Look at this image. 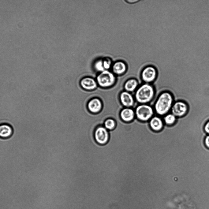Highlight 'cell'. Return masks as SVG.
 Wrapping results in <instances>:
<instances>
[{"label": "cell", "mask_w": 209, "mask_h": 209, "mask_svg": "<svg viewBox=\"0 0 209 209\" xmlns=\"http://www.w3.org/2000/svg\"><path fill=\"white\" fill-rule=\"evenodd\" d=\"M173 101L174 97L170 92L166 91L161 93L154 104L156 113L160 116L167 114L172 108Z\"/></svg>", "instance_id": "obj_1"}, {"label": "cell", "mask_w": 209, "mask_h": 209, "mask_svg": "<svg viewBox=\"0 0 209 209\" xmlns=\"http://www.w3.org/2000/svg\"><path fill=\"white\" fill-rule=\"evenodd\" d=\"M155 93V89L152 85L146 83L142 85L137 89L135 97L138 103L145 104L152 100Z\"/></svg>", "instance_id": "obj_2"}, {"label": "cell", "mask_w": 209, "mask_h": 209, "mask_svg": "<svg viewBox=\"0 0 209 209\" xmlns=\"http://www.w3.org/2000/svg\"><path fill=\"white\" fill-rule=\"evenodd\" d=\"M96 80L97 84L100 87L107 88L114 84L116 78L113 73L105 70L97 76Z\"/></svg>", "instance_id": "obj_3"}, {"label": "cell", "mask_w": 209, "mask_h": 209, "mask_svg": "<svg viewBox=\"0 0 209 209\" xmlns=\"http://www.w3.org/2000/svg\"><path fill=\"white\" fill-rule=\"evenodd\" d=\"M135 114L139 120L146 122L152 118L154 111L152 107L150 105L142 104L138 106L136 108Z\"/></svg>", "instance_id": "obj_4"}, {"label": "cell", "mask_w": 209, "mask_h": 209, "mask_svg": "<svg viewBox=\"0 0 209 209\" xmlns=\"http://www.w3.org/2000/svg\"><path fill=\"white\" fill-rule=\"evenodd\" d=\"M95 141L99 145H103L109 141L110 135L109 131L103 125H99L95 129L94 132Z\"/></svg>", "instance_id": "obj_5"}, {"label": "cell", "mask_w": 209, "mask_h": 209, "mask_svg": "<svg viewBox=\"0 0 209 209\" xmlns=\"http://www.w3.org/2000/svg\"><path fill=\"white\" fill-rule=\"evenodd\" d=\"M158 72L156 68L152 65L144 67L141 73V78L143 81L147 83L155 81L157 77Z\"/></svg>", "instance_id": "obj_6"}, {"label": "cell", "mask_w": 209, "mask_h": 209, "mask_svg": "<svg viewBox=\"0 0 209 209\" xmlns=\"http://www.w3.org/2000/svg\"><path fill=\"white\" fill-rule=\"evenodd\" d=\"M188 109V105L186 102L183 101L178 100L173 105L171 111L172 114L178 118L185 115Z\"/></svg>", "instance_id": "obj_7"}, {"label": "cell", "mask_w": 209, "mask_h": 209, "mask_svg": "<svg viewBox=\"0 0 209 209\" xmlns=\"http://www.w3.org/2000/svg\"><path fill=\"white\" fill-rule=\"evenodd\" d=\"M103 106V104L101 100L97 97L92 99L87 104V107L89 111L94 114L99 113L102 110Z\"/></svg>", "instance_id": "obj_8"}, {"label": "cell", "mask_w": 209, "mask_h": 209, "mask_svg": "<svg viewBox=\"0 0 209 209\" xmlns=\"http://www.w3.org/2000/svg\"><path fill=\"white\" fill-rule=\"evenodd\" d=\"M81 87L87 91H92L97 87V84L92 77H87L81 79L80 82Z\"/></svg>", "instance_id": "obj_9"}, {"label": "cell", "mask_w": 209, "mask_h": 209, "mask_svg": "<svg viewBox=\"0 0 209 209\" xmlns=\"http://www.w3.org/2000/svg\"><path fill=\"white\" fill-rule=\"evenodd\" d=\"M119 99L122 105L127 108L132 106L134 103L132 95L126 91H123L120 94Z\"/></svg>", "instance_id": "obj_10"}, {"label": "cell", "mask_w": 209, "mask_h": 209, "mask_svg": "<svg viewBox=\"0 0 209 209\" xmlns=\"http://www.w3.org/2000/svg\"><path fill=\"white\" fill-rule=\"evenodd\" d=\"M135 113L130 108H123L120 113V116L124 122L129 123L132 121L135 118Z\"/></svg>", "instance_id": "obj_11"}, {"label": "cell", "mask_w": 209, "mask_h": 209, "mask_svg": "<svg viewBox=\"0 0 209 209\" xmlns=\"http://www.w3.org/2000/svg\"><path fill=\"white\" fill-rule=\"evenodd\" d=\"M149 123L151 129L156 132L161 130L164 126L162 119L156 116L152 117L150 120Z\"/></svg>", "instance_id": "obj_12"}, {"label": "cell", "mask_w": 209, "mask_h": 209, "mask_svg": "<svg viewBox=\"0 0 209 209\" xmlns=\"http://www.w3.org/2000/svg\"><path fill=\"white\" fill-rule=\"evenodd\" d=\"M13 133L12 127L9 125L3 124L0 126V136L2 139H7L10 137Z\"/></svg>", "instance_id": "obj_13"}, {"label": "cell", "mask_w": 209, "mask_h": 209, "mask_svg": "<svg viewBox=\"0 0 209 209\" xmlns=\"http://www.w3.org/2000/svg\"><path fill=\"white\" fill-rule=\"evenodd\" d=\"M127 68L126 64L122 61L115 62L112 67L113 72L118 75H121L125 73L127 70Z\"/></svg>", "instance_id": "obj_14"}, {"label": "cell", "mask_w": 209, "mask_h": 209, "mask_svg": "<svg viewBox=\"0 0 209 209\" xmlns=\"http://www.w3.org/2000/svg\"><path fill=\"white\" fill-rule=\"evenodd\" d=\"M138 82L135 78H131L128 80L124 84V88L126 91L133 92L138 86Z\"/></svg>", "instance_id": "obj_15"}, {"label": "cell", "mask_w": 209, "mask_h": 209, "mask_svg": "<svg viewBox=\"0 0 209 209\" xmlns=\"http://www.w3.org/2000/svg\"><path fill=\"white\" fill-rule=\"evenodd\" d=\"M103 126L109 131H112L115 128L116 123L114 119L109 118L105 120Z\"/></svg>", "instance_id": "obj_16"}, {"label": "cell", "mask_w": 209, "mask_h": 209, "mask_svg": "<svg viewBox=\"0 0 209 209\" xmlns=\"http://www.w3.org/2000/svg\"><path fill=\"white\" fill-rule=\"evenodd\" d=\"M163 119L164 122L166 125L171 126L175 123L177 118L172 114H169L165 115Z\"/></svg>", "instance_id": "obj_17"}, {"label": "cell", "mask_w": 209, "mask_h": 209, "mask_svg": "<svg viewBox=\"0 0 209 209\" xmlns=\"http://www.w3.org/2000/svg\"><path fill=\"white\" fill-rule=\"evenodd\" d=\"M94 68L97 71L101 72L105 70L103 66V60H99L96 62L94 64Z\"/></svg>", "instance_id": "obj_18"}, {"label": "cell", "mask_w": 209, "mask_h": 209, "mask_svg": "<svg viewBox=\"0 0 209 209\" xmlns=\"http://www.w3.org/2000/svg\"><path fill=\"white\" fill-rule=\"evenodd\" d=\"M103 62L104 69H109L111 64V59L108 58H106L103 60Z\"/></svg>", "instance_id": "obj_19"}, {"label": "cell", "mask_w": 209, "mask_h": 209, "mask_svg": "<svg viewBox=\"0 0 209 209\" xmlns=\"http://www.w3.org/2000/svg\"><path fill=\"white\" fill-rule=\"evenodd\" d=\"M204 143L206 148L209 149V135H207L204 138Z\"/></svg>", "instance_id": "obj_20"}, {"label": "cell", "mask_w": 209, "mask_h": 209, "mask_svg": "<svg viewBox=\"0 0 209 209\" xmlns=\"http://www.w3.org/2000/svg\"><path fill=\"white\" fill-rule=\"evenodd\" d=\"M204 132L209 135V120L205 124L203 127Z\"/></svg>", "instance_id": "obj_21"}, {"label": "cell", "mask_w": 209, "mask_h": 209, "mask_svg": "<svg viewBox=\"0 0 209 209\" xmlns=\"http://www.w3.org/2000/svg\"><path fill=\"white\" fill-rule=\"evenodd\" d=\"M125 1L127 2L130 4H133L140 1L139 0H126Z\"/></svg>", "instance_id": "obj_22"}]
</instances>
